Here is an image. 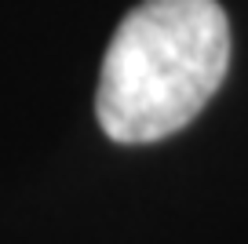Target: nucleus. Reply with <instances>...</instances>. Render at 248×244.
Instances as JSON below:
<instances>
[{
	"label": "nucleus",
	"instance_id": "nucleus-1",
	"mask_svg": "<svg viewBox=\"0 0 248 244\" xmlns=\"http://www.w3.org/2000/svg\"><path fill=\"white\" fill-rule=\"evenodd\" d=\"M230 69V22L216 0H142L124 15L102 59L95 113L113 142L175 135Z\"/></svg>",
	"mask_w": 248,
	"mask_h": 244
}]
</instances>
